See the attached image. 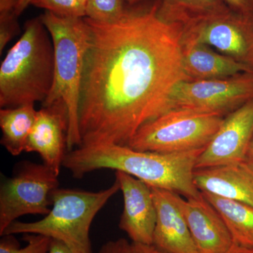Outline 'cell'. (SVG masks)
Returning a JSON list of instances; mask_svg holds the SVG:
<instances>
[{"label":"cell","instance_id":"cell-18","mask_svg":"<svg viewBox=\"0 0 253 253\" xmlns=\"http://www.w3.org/2000/svg\"><path fill=\"white\" fill-rule=\"evenodd\" d=\"M201 194L222 218L234 243L253 247V207L208 193Z\"/></svg>","mask_w":253,"mask_h":253},{"label":"cell","instance_id":"cell-7","mask_svg":"<svg viewBox=\"0 0 253 253\" xmlns=\"http://www.w3.org/2000/svg\"><path fill=\"white\" fill-rule=\"evenodd\" d=\"M59 176L45 165L25 162L0 188V236L18 218L45 216L52 206V194L59 188Z\"/></svg>","mask_w":253,"mask_h":253},{"label":"cell","instance_id":"cell-32","mask_svg":"<svg viewBox=\"0 0 253 253\" xmlns=\"http://www.w3.org/2000/svg\"><path fill=\"white\" fill-rule=\"evenodd\" d=\"M248 159L253 164V139L251 146H250L249 154H248Z\"/></svg>","mask_w":253,"mask_h":253},{"label":"cell","instance_id":"cell-20","mask_svg":"<svg viewBox=\"0 0 253 253\" xmlns=\"http://www.w3.org/2000/svg\"><path fill=\"white\" fill-rule=\"evenodd\" d=\"M14 235L1 236L0 253H49L51 239L48 236L36 234H23V239L27 243L25 247H20Z\"/></svg>","mask_w":253,"mask_h":253},{"label":"cell","instance_id":"cell-10","mask_svg":"<svg viewBox=\"0 0 253 253\" xmlns=\"http://www.w3.org/2000/svg\"><path fill=\"white\" fill-rule=\"evenodd\" d=\"M253 139V99L226 115L212 140L198 158L196 169L244 161Z\"/></svg>","mask_w":253,"mask_h":253},{"label":"cell","instance_id":"cell-17","mask_svg":"<svg viewBox=\"0 0 253 253\" xmlns=\"http://www.w3.org/2000/svg\"><path fill=\"white\" fill-rule=\"evenodd\" d=\"M34 105L0 110V127L2 134L1 144L12 156H19L26 151L38 112Z\"/></svg>","mask_w":253,"mask_h":253},{"label":"cell","instance_id":"cell-1","mask_svg":"<svg viewBox=\"0 0 253 253\" xmlns=\"http://www.w3.org/2000/svg\"><path fill=\"white\" fill-rule=\"evenodd\" d=\"M158 0L126 8L119 19L88 27L79 104L81 146H126L168 111L183 70V26L158 15ZM80 146V147H81Z\"/></svg>","mask_w":253,"mask_h":253},{"label":"cell","instance_id":"cell-2","mask_svg":"<svg viewBox=\"0 0 253 253\" xmlns=\"http://www.w3.org/2000/svg\"><path fill=\"white\" fill-rule=\"evenodd\" d=\"M205 149L167 154L136 151L121 145H90L68 151L63 167L78 179L99 169L121 171L151 187L199 199L202 194L195 185L194 174L198 158Z\"/></svg>","mask_w":253,"mask_h":253},{"label":"cell","instance_id":"cell-3","mask_svg":"<svg viewBox=\"0 0 253 253\" xmlns=\"http://www.w3.org/2000/svg\"><path fill=\"white\" fill-rule=\"evenodd\" d=\"M54 77V49L41 18L25 23L24 32L0 67V106L42 104Z\"/></svg>","mask_w":253,"mask_h":253},{"label":"cell","instance_id":"cell-23","mask_svg":"<svg viewBox=\"0 0 253 253\" xmlns=\"http://www.w3.org/2000/svg\"><path fill=\"white\" fill-rule=\"evenodd\" d=\"M20 31L17 16L14 12L0 14V53Z\"/></svg>","mask_w":253,"mask_h":253},{"label":"cell","instance_id":"cell-11","mask_svg":"<svg viewBox=\"0 0 253 253\" xmlns=\"http://www.w3.org/2000/svg\"><path fill=\"white\" fill-rule=\"evenodd\" d=\"M68 129L69 113L63 100L42 106L37 112L26 152L39 154L43 164L59 176L68 153Z\"/></svg>","mask_w":253,"mask_h":253},{"label":"cell","instance_id":"cell-31","mask_svg":"<svg viewBox=\"0 0 253 253\" xmlns=\"http://www.w3.org/2000/svg\"><path fill=\"white\" fill-rule=\"evenodd\" d=\"M146 1H147V0H126V2L129 6H135V5L145 2Z\"/></svg>","mask_w":253,"mask_h":253},{"label":"cell","instance_id":"cell-28","mask_svg":"<svg viewBox=\"0 0 253 253\" xmlns=\"http://www.w3.org/2000/svg\"><path fill=\"white\" fill-rule=\"evenodd\" d=\"M49 253H76L71 251L68 246L61 241L51 239Z\"/></svg>","mask_w":253,"mask_h":253},{"label":"cell","instance_id":"cell-13","mask_svg":"<svg viewBox=\"0 0 253 253\" xmlns=\"http://www.w3.org/2000/svg\"><path fill=\"white\" fill-rule=\"evenodd\" d=\"M199 253H228L235 243L222 218L204 199L181 198L172 192Z\"/></svg>","mask_w":253,"mask_h":253},{"label":"cell","instance_id":"cell-21","mask_svg":"<svg viewBox=\"0 0 253 253\" xmlns=\"http://www.w3.org/2000/svg\"><path fill=\"white\" fill-rule=\"evenodd\" d=\"M123 0H88L85 17L99 22H113L124 13Z\"/></svg>","mask_w":253,"mask_h":253},{"label":"cell","instance_id":"cell-8","mask_svg":"<svg viewBox=\"0 0 253 253\" xmlns=\"http://www.w3.org/2000/svg\"><path fill=\"white\" fill-rule=\"evenodd\" d=\"M253 99V72L222 79L184 80L173 88L168 111L191 110L224 117Z\"/></svg>","mask_w":253,"mask_h":253},{"label":"cell","instance_id":"cell-9","mask_svg":"<svg viewBox=\"0 0 253 253\" xmlns=\"http://www.w3.org/2000/svg\"><path fill=\"white\" fill-rule=\"evenodd\" d=\"M183 36L215 48L253 71V17L233 11L183 27Z\"/></svg>","mask_w":253,"mask_h":253},{"label":"cell","instance_id":"cell-15","mask_svg":"<svg viewBox=\"0 0 253 253\" xmlns=\"http://www.w3.org/2000/svg\"><path fill=\"white\" fill-rule=\"evenodd\" d=\"M151 188L157 215L153 246L167 253H199L172 192Z\"/></svg>","mask_w":253,"mask_h":253},{"label":"cell","instance_id":"cell-29","mask_svg":"<svg viewBox=\"0 0 253 253\" xmlns=\"http://www.w3.org/2000/svg\"><path fill=\"white\" fill-rule=\"evenodd\" d=\"M33 0H20L19 2L14 10V14L16 16H19L23 11L26 9L29 5H31Z\"/></svg>","mask_w":253,"mask_h":253},{"label":"cell","instance_id":"cell-24","mask_svg":"<svg viewBox=\"0 0 253 253\" xmlns=\"http://www.w3.org/2000/svg\"><path fill=\"white\" fill-rule=\"evenodd\" d=\"M233 12L253 17V0H222Z\"/></svg>","mask_w":253,"mask_h":253},{"label":"cell","instance_id":"cell-4","mask_svg":"<svg viewBox=\"0 0 253 253\" xmlns=\"http://www.w3.org/2000/svg\"><path fill=\"white\" fill-rule=\"evenodd\" d=\"M112 186L99 191L58 188L52 194L49 212L39 221H15L1 236L36 234L61 241L76 253H92L89 238L91 223L108 201L119 191Z\"/></svg>","mask_w":253,"mask_h":253},{"label":"cell","instance_id":"cell-5","mask_svg":"<svg viewBox=\"0 0 253 253\" xmlns=\"http://www.w3.org/2000/svg\"><path fill=\"white\" fill-rule=\"evenodd\" d=\"M49 32L54 49L52 87L42 106L63 100L69 113L68 151L81 146L79 104L88 27L84 18L61 17L45 11L40 16Z\"/></svg>","mask_w":253,"mask_h":253},{"label":"cell","instance_id":"cell-22","mask_svg":"<svg viewBox=\"0 0 253 253\" xmlns=\"http://www.w3.org/2000/svg\"><path fill=\"white\" fill-rule=\"evenodd\" d=\"M31 5L66 18L85 17V11L78 0H33Z\"/></svg>","mask_w":253,"mask_h":253},{"label":"cell","instance_id":"cell-6","mask_svg":"<svg viewBox=\"0 0 253 253\" xmlns=\"http://www.w3.org/2000/svg\"><path fill=\"white\" fill-rule=\"evenodd\" d=\"M224 118L191 110L171 109L139 128L126 146L136 151L167 154L204 149Z\"/></svg>","mask_w":253,"mask_h":253},{"label":"cell","instance_id":"cell-26","mask_svg":"<svg viewBox=\"0 0 253 253\" xmlns=\"http://www.w3.org/2000/svg\"><path fill=\"white\" fill-rule=\"evenodd\" d=\"M132 253H167L158 249L153 245H146L131 243Z\"/></svg>","mask_w":253,"mask_h":253},{"label":"cell","instance_id":"cell-25","mask_svg":"<svg viewBox=\"0 0 253 253\" xmlns=\"http://www.w3.org/2000/svg\"><path fill=\"white\" fill-rule=\"evenodd\" d=\"M98 253H132L131 243L125 239L109 241L101 246Z\"/></svg>","mask_w":253,"mask_h":253},{"label":"cell","instance_id":"cell-12","mask_svg":"<svg viewBox=\"0 0 253 253\" xmlns=\"http://www.w3.org/2000/svg\"><path fill=\"white\" fill-rule=\"evenodd\" d=\"M116 180L124 199L120 229L131 243L152 245L157 215L151 186L121 171H116Z\"/></svg>","mask_w":253,"mask_h":253},{"label":"cell","instance_id":"cell-33","mask_svg":"<svg viewBox=\"0 0 253 253\" xmlns=\"http://www.w3.org/2000/svg\"><path fill=\"white\" fill-rule=\"evenodd\" d=\"M78 1L80 5H81V7L85 11L86 5L88 0H78Z\"/></svg>","mask_w":253,"mask_h":253},{"label":"cell","instance_id":"cell-16","mask_svg":"<svg viewBox=\"0 0 253 253\" xmlns=\"http://www.w3.org/2000/svg\"><path fill=\"white\" fill-rule=\"evenodd\" d=\"M183 70L187 80L230 78L253 70L235 59L189 38H182Z\"/></svg>","mask_w":253,"mask_h":253},{"label":"cell","instance_id":"cell-30","mask_svg":"<svg viewBox=\"0 0 253 253\" xmlns=\"http://www.w3.org/2000/svg\"><path fill=\"white\" fill-rule=\"evenodd\" d=\"M228 253H253V247L239 246L235 244Z\"/></svg>","mask_w":253,"mask_h":253},{"label":"cell","instance_id":"cell-19","mask_svg":"<svg viewBox=\"0 0 253 253\" xmlns=\"http://www.w3.org/2000/svg\"><path fill=\"white\" fill-rule=\"evenodd\" d=\"M230 11L222 0H158V16L183 27Z\"/></svg>","mask_w":253,"mask_h":253},{"label":"cell","instance_id":"cell-27","mask_svg":"<svg viewBox=\"0 0 253 253\" xmlns=\"http://www.w3.org/2000/svg\"><path fill=\"white\" fill-rule=\"evenodd\" d=\"M20 0H0V14L14 12Z\"/></svg>","mask_w":253,"mask_h":253},{"label":"cell","instance_id":"cell-14","mask_svg":"<svg viewBox=\"0 0 253 253\" xmlns=\"http://www.w3.org/2000/svg\"><path fill=\"white\" fill-rule=\"evenodd\" d=\"M194 180L201 192L253 207V164L248 158L226 166L196 169Z\"/></svg>","mask_w":253,"mask_h":253}]
</instances>
